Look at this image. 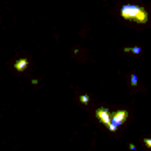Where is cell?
I'll use <instances>...</instances> for the list:
<instances>
[{"label": "cell", "instance_id": "52a82bcc", "mask_svg": "<svg viewBox=\"0 0 151 151\" xmlns=\"http://www.w3.org/2000/svg\"><path fill=\"white\" fill-rule=\"evenodd\" d=\"M107 128H109V132H117V126H116L114 123H109V124H107Z\"/></svg>", "mask_w": 151, "mask_h": 151}, {"label": "cell", "instance_id": "277c9868", "mask_svg": "<svg viewBox=\"0 0 151 151\" xmlns=\"http://www.w3.org/2000/svg\"><path fill=\"white\" fill-rule=\"evenodd\" d=\"M147 18H149V16H147V11H146L144 7H140L133 22H137V23H146V22H147Z\"/></svg>", "mask_w": 151, "mask_h": 151}, {"label": "cell", "instance_id": "30bf717a", "mask_svg": "<svg viewBox=\"0 0 151 151\" xmlns=\"http://www.w3.org/2000/svg\"><path fill=\"white\" fill-rule=\"evenodd\" d=\"M144 144H146V147H151V139H144Z\"/></svg>", "mask_w": 151, "mask_h": 151}, {"label": "cell", "instance_id": "ba28073f", "mask_svg": "<svg viewBox=\"0 0 151 151\" xmlns=\"http://www.w3.org/2000/svg\"><path fill=\"white\" fill-rule=\"evenodd\" d=\"M130 52H133V53H140V46H133V48H130Z\"/></svg>", "mask_w": 151, "mask_h": 151}, {"label": "cell", "instance_id": "7a4b0ae2", "mask_svg": "<svg viewBox=\"0 0 151 151\" xmlns=\"http://www.w3.org/2000/svg\"><path fill=\"white\" fill-rule=\"evenodd\" d=\"M126 119H128V112H126V110H117V112L110 114V123H114L117 128H119L121 124H124Z\"/></svg>", "mask_w": 151, "mask_h": 151}, {"label": "cell", "instance_id": "3957f363", "mask_svg": "<svg viewBox=\"0 0 151 151\" xmlns=\"http://www.w3.org/2000/svg\"><path fill=\"white\" fill-rule=\"evenodd\" d=\"M110 114H112V112H109L105 107H100V109L96 110V116H98V119H100V121H101L105 126L110 123Z\"/></svg>", "mask_w": 151, "mask_h": 151}, {"label": "cell", "instance_id": "6da1fadb", "mask_svg": "<svg viewBox=\"0 0 151 151\" xmlns=\"http://www.w3.org/2000/svg\"><path fill=\"white\" fill-rule=\"evenodd\" d=\"M139 9H140V6H137V4H126V6H123V9H121V16L124 18V20H135V16H137V13H139Z\"/></svg>", "mask_w": 151, "mask_h": 151}, {"label": "cell", "instance_id": "9c48e42d", "mask_svg": "<svg viewBox=\"0 0 151 151\" xmlns=\"http://www.w3.org/2000/svg\"><path fill=\"white\" fill-rule=\"evenodd\" d=\"M132 86H137V75H132V78H130Z\"/></svg>", "mask_w": 151, "mask_h": 151}, {"label": "cell", "instance_id": "8992f818", "mask_svg": "<svg viewBox=\"0 0 151 151\" xmlns=\"http://www.w3.org/2000/svg\"><path fill=\"white\" fill-rule=\"evenodd\" d=\"M80 103H82V105H87V103H89V96H87V94H82V96H80Z\"/></svg>", "mask_w": 151, "mask_h": 151}, {"label": "cell", "instance_id": "5b68a950", "mask_svg": "<svg viewBox=\"0 0 151 151\" xmlns=\"http://www.w3.org/2000/svg\"><path fill=\"white\" fill-rule=\"evenodd\" d=\"M27 66H29V60L27 59H20V60L14 62V69L16 71H23V69H27Z\"/></svg>", "mask_w": 151, "mask_h": 151}]
</instances>
